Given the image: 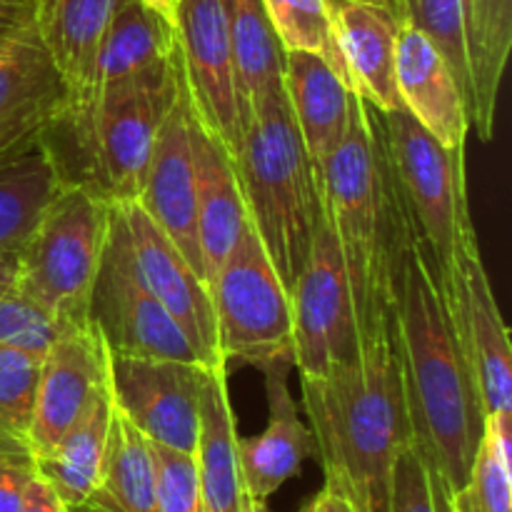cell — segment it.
I'll list each match as a JSON object with an SVG mask.
<instances>
[{"mask_svg":"<svg viewBox=\"0 0 512 512\" xmlns=\"http://www.w3.org/2000/svg\"><path fill=\"white\" fill-rule=\"evenodd\" d=\"M113 203L68 183L18 250L15 288L65 323L90 318V295L103 265Z\"/></svg>","mask_w":512,"mask_h":512,"instance_id":"cell-7","label":"cell"},{"mask_svg":"<svg viewBox=\"0 0 512 512\" xmlns=\"http://www.w3.org/2000/svg\"><path fill=\"white\" fill-rule=\"evenodd\" d=\"M393 318L413 445L445 493L453 495L473 470L485 410L435 263L413 228L395 278Z\"/></svg>","mask_w":512,"mask_h":512,"instance_id":"cell-2","label":"cell"},{"mask_svg":"<svg viewBox=\"0 0 512 512\" xmlns=\"http://www.w3.org/2000/svg\"><path fill=\"white\" fill-rule=\"evenodd\" d=\"M313 500H315V508H318V512H355L353 505H350L343 495L330 493V490H325V488L320 490Z\"/></svg>","mask_w":512,"mask_h":512,"instance_id":"cell-41","label":"cell"},{"mask_svg":"<svg viewBox=\"0 0 512 512\" xmlns=\"http://www.w3.org/2000/svg\"><path fill=\"white\" fill-rule=\"evenodd\" d=\"M158 475L160 512H203L200 510V485L195 455L150 443Z\"/></svg>","mask_w":512,"mask_h":512,"instance_id":"cell-36","label":"cell"},{"mask_svg":"<svg viewBox=\"0 0 512 512\" xmlns=\"http://www.w3.org/2000/svg\"><path fill=\"white\" fill-rule=\"evenodd\" d=\"M263 3L285 50L320 55L348 80L335 43L333 0H263Z\"/></svg>","mask_w":512,"mask_h":512,"instance_id":"cell-33","label":"cell"},{"mask_svg":"<svg viewBox=\"0 0 512 512\" xmlns=\"http://www.w3.org/2000/svg\"><path fill=\"white\" fill-rule=\"evenodd\" d=\"M65 88L35 25L0 43V160L48 138Z\"/></svg>","mask_w":512,"mask_h":512,"instance_id":"cell-17","label":"cell"},{"mask_svg":"<svg viewBox=\"0 0 512 512\" xmlns=\"http://www.w3.org/2000/svg\"><path fill=\"white\" fill-rule=\"evenodd\" d=\"M470 68V125L493 138L498 95L512 45V0H465Z\"/></svg>","mask_w":512,"mask_h":512,"instance_id":"cell-29","label":"cell"},{"mask_svg":"<svg viewBox=\"0 0 512 512\" xmlns=\"http://www.w3.org/2000/svg\"><path fill=\"white\" fill-rule=\"evenodd\" d=\"M438 510H440V512H450L448 493H445V490H443V485H440V480H438Z\"/></svg>","mask_w":512,"mask_h":512,"instance_id":"cell-44","label":"cell"},{"mask_svg":"<svg viewBox=\"0 0 512 512\" xmlns=\"http://www.w3.org/2000/svg\"><path fill=\"white\" fill-rule=\"evenodd\" d=\"M180 93L178 55L118 85L78 115L53 123L73 150V175L108 203L135 200L143 185L155 135Z\"/></svg>","mask_w":512,"mask_h":512,"instance_id":"cell-5","label":"cell"},{"mask_svg":"<svg viewBox=\"0 0 512 512\" xmlns=\"http://www.w3.org/2000/svg\"><path fill=\"white\" fill-rule=\"evenodd\" d=\"M283 90L300 140L320 175L343 143L355 93L328 60L300 50L285 55Z\"/></svg>","mask_w":512,"mask_h":512,"instance_id":"cell-21","label":"cell"},{"mask_svg":"<svg viewBox=\"0 0 512 512\" xmlns=\"http://www.w3.org/2000/svg\"><path fill=\"white\" fill-rule=\"evenodd\" d=\"M38 475L28 440L0 435V512H18L25 490Z\"/></svg>","mask_w":512,"mask_h":512,"instance_id":"cell-38","label":"cell"},{"mask_svg":"<svg viewBox=\"0 0 512 512\" xmlns=\"http://www.w3.org/2000/svg\"><path fill=\"white\" fill-rule=\"evenodd\" d=\"M245 512H270L268 503H258V500H245Z\"/></svg>","mask_w":512,"mask_h":512,"instance_id":"cell-45","label":"cell"},{"mask_svg":"<svg viewBox=\"0 0 512 512\" xmlns=\"http://www.w3.org/2000/svg\"><path fill=\"white\" fill-rule=\"evenodd\" d=\"M333 28L350 90L380 113L403 110L395 85L398 0H333Z\"/></svg>","mask_w":512,"mask_h":512,"instance_id":"cell-18","label":"cell"},{"mask_svg":"<svg viewBox=\"0 0 512 512\" xmlns=\"http://www.w3.org/2000/svg\"><path fill=\"white\" fill-rule=\"evenodd\" d=\"M210 368L188 360L128 358L108 350L113 405L150 443L193 455L200 428V395Z\"/></svg>","mask_w":512,"mask_h":512,"instance_id":"cell-12","label":"cell"},{"mask_svg":"<svg viewBox=\"0 0 512 512\" xmlns=\"http://www.w3.org/2000/svg\"><path fill=\"white\" fill-rule=\"evenodd\" d=\"M118 5L120 0H33L35 33L65 88L60 115L83 103L95 53Z\"/></svg>","mask_w":512,"mask_h":512,"instance_id":"cell-23","label":"cell"},{"mask_svg":"<svg viewBox=\"0 0 512 512\" xmlns=\"http://www.w3.org/2000/svg\"><path fill=\"white\" fill-rule=\"evenodd\" d=\"M228 363H215L200 395V428L195 445L200 510L245 512V488L238 458V420L230 403Z\"/></svg>","mask_w":512,"mask_h":512,"instance_id":"cell-22","label":"cell"},{"mask_svg":"<svg viewBox=\"0 0 512 512\" xmlns=\"http://www.w3.org/2000/svg\"><path fill=\"white\" fill-rule=\"evenodd\" d=\"M293 365L278 363L263 370L268 395V425L255 438H238L240 475L245 498L268 503L315 455V440L290 395L288 373Z\"/></svg>","mask_w":512,"mask_h":512,"instance_id":"cell-19","label":"cell"},{"mask_svg":"<svg viewBox=\"0 0 512 512\" xmlns=\"http://www.w3.org/2000/svg\"><path fill=\"white\" fill-rule=\"evenodd\" d=\"M403 23L423 33L443 55L468 103L470 115V68L468 35H465V0H398Z\"/></svg>","mask_w":512,"mask_h":512,"instance_id":"cell-32","label":"cell"},{"mask_svg":"<svg viewBox=\"0 0 512 512\" xmlns=\"http://www.w3.org/2000/svg\"><path fill=\"white\" fill-rule=\"evenodd\" d=\"M175 53V33L173 25L155 13L143 0H120L105 28L103 40L98 45L90 75L88 93L83 103L70 113L58 115H78L85 108L108 95L118 85L128 83L143 70L163 63Z\"/></svg>","mask_w":512,"mask_h":512,"instance_id":"cell-24","label":"cell"},{"mask_svg":"<svg viewBox=\"0 0 512 512\" xmlns=\"http://www.w3.org/2000/svg\"><path fill=\"white\" fill-rule=\"evenodd\" d=\"M135 200L205 280L198 243V208H195L193 113H190L183 78H180L178 98L165 113L155 135L143 185Z\"/></svg>","mask_w":512,"mask_h":512,"instance_id":"cell-16","label":"cell"},{"mask_svg":"<svg viewBox=\"0 0 512 512\" xmlns=\"http://www.w3.org/2000/svg\"><path fill=\"white\" fill-rule=\"evenodd\" d=\"M108 388V345L90 318L68 323L40 363L38 400L28 445L45 455Z\"/></svg>","mask_w":512,"mask_h":512,"instance_id":"cell-15","label":"cell"},{"mask_svg":"<svg viewBox=\"0 0 512 512\" xmlns=\"http://www.w3.org/2000/svg\"><path fill=\"white\" fill-rule=\"evenodd\" d=\"M18 273V253H0V295L15 285Z\"/></svg>","mask_w":512,"mask_h":512,"instance_id":"cell-42","label":"cell"},{"mask_svg":"<svg viewBox=\"0 0 512 512\" xmlns=\"http://www.w3.org/2000/svg\"><path fill=\"white\" fill-rule=\"evenodd\" d=\"M175 55L195 123L235 160L243 143L223 0H173Z\"/></svg>","mask_w":512,"mask_h":512,"instance_id":"cell-10","label":"cell"},{"mask_svg":"<svg viewBox=\"0 0 512 512\" xmlns=\"http://www.w3.org/2000/svg\"><path fill=\"white\" fill-rule=\"evenodd\" d=\"M325 490L355 512H390L398 455L413 443L393 308L360 338V353L320 378L300 375Z\"/></svg>","mask_w":512,"mask_h":512,"instance_id":"cell-1","label":"cell"},{"mask_svg":"<svg viewBox=\"0 0 512 512\" xmlns=\"http://www.w3.org/2000/svg\"><path fill=\"white\" fill-rule=\"evenodd\" d=\"M233 165L245 218L290 293L325 223V203L285 90L253 110Z\"/></svg>","mask_w":512,"mask_h":512,"instance_id":"cell-4","label":"cell"},{"mask_svg":"<svg viewBox=\"0 0 512 512\" xmlns=\"http://www.w3.org/2000/svg\"><path fill=\"white\" fill-rule=\"evenodd\" d=\"M110 420H113V395L108 388L95 395L78 423L45 455L35 458L38 475L58 493L68 510L80 508L98 488L108 453Z\"/></svg>","mask_w":512,"mask_h":512,"instance_id":"cell-28","label":"cell"},{"mask_svg":"<svg viewBox=\"0 0 512 512\" xmlns=\"http://www.w3.org/2000/svg\"><path fill=\"white\" fill-rule=\"evenodd\" d=\"M390 512H440L438 478L413 443L398 455L395 463Z\"/></svg>","mask_w":512,"mask_h":512,"instance_id":"cell-37","label":"cell"},{"mask_svg":"<svg viewBox=\"0 0 512 512\" xmlns=\"http://www.w3.org/2000/svg\"><path fill=\"white\" fill-rule=\"evenodd\" d=\"M303 512H318V508H315V500H310V503L305 505Z\"/></svg>","mask_w":512,"mask_h":512,"instance_id":"cell-46","label":"cell"},{"mask_svg":"<svg viewBox=\"0 0 512 512\" xmlns=\"http://www.w3.org/2000/svg\"><path fill=\"white\" fill-rule=\"evenodd\" d=\"M445 300L458 330L460 348L478 385L485 418L512 415L510 330L490 288L478 240L463 248L455 260Z\"/></svg>","mask_w":512,"mask_h":512,"instance_id":"cell-14","label":"cell"},{"mask_svg":"<svg viewBox=\"0 0 512 512\" xmlns=\"http://www.w3.org/2000/svg\"><path fill=\"white\" fill-rule=\"evenodd\" d=\"M68 185L48 138L0 160V253H18Z\"/></svg>","mask_w":512,"mask_h":512,"instance_id":"cell-27","label":"cell"},{"mask_svg":"<svg viewBox=\"0 0 512 512\" xmlns=\"http://www.w3.org/2000/svg\"><path fill=\"white\" fill-rule=\"evenodd\" d=\"M113 205L128 238L130 263L143 288L183 328L205 365L225 363L218 353L213 298H210V285L205 283L203 275L180 253L178 245L150 220L138 200Z\"/></svg>","mask_w":512,"mask_h":512,"instance_id":"cell-13","label":"cell"},{"mask_svg":"<svg viewBox=\"0 0 512 512\" xmlns=\"http://www.w3.org/2000/svg\"><path fill=\"white\" fill-rule=\"evenodd\" d=\"M33 25V0H0V43Z\"/></svg>","mask_w":512,"mask_h":512,"instance_id":"cell-39","label":"cell"},{"mask_svg":"<svg viewBox=\"0 0 512 512\" xmlns=\"http://www.w3.org/2000/svg\"><path fill=\"white\" fill-rule=\"evenodd\" d=\"M320 185L363 338L393 308L410 223L390 168L380 110L358 95L343 143L320 173Z\"/></svg>","mask_w":512,"mask_h":512,"instance_id":"cell-3","label":"cell"},{"mask_svg":"<svg viewBox=\"0 0 512 512\" xmlns=\"http://www.w3.org/2000/svg\"><path fill=\"white\" fill-rule=\"evenodd\" d=\"M43 355L0 345V435L28 440Z\"/></svg>","mask_w":512,"mask_h":512,"instance_id":"cell-34","label":"cell"},{"mask_svg":"<svg viewBox=\"0 0 512 512\" xmlns=\"http://www.w3.org/2000/svg\"><path fill=\"white\" fill-rule=\"evenodd\" d=\"M88 315L98 325L113 355L203 363L183 328L170 318L168 310L143 288L135 275L128 253V238L115 213V205L110 240L98 280L93 285V295H90Z\"/></svg>","mask_w":512,"mask_h":512,"instance_id":"cell-11","label":"cell"},{"mask_svg":"<svg viewBox=\"0 0 512 512\" xmlns=\"http://www.w3.org/2000/svg\"><path fill=\"white\" fill-rule=\"evenodd\" d=\"M70 512H160L150 440L115 405L98 488Z\"/></svg>","mask_w":512,"mask_h":512,"instance_id":"cell-30","label":"cell"},{"mask_svg":"<svg viewBox=\"0 0 512 512\" xmlns=\"http://www.w3.org/2000/svg\"><path fill=\"white\" fill-rule=\"evenodd\" d=\"M143 3L148 5V8H153L158 15H163V18L173 25V10H175L173 0H143Z\"/></svg>","mask_w":512,"mask_h":512,"instance_id":"cell-43","label":"cell"},{"mask_svg":"<svg viewBox=\"0 0 512 512\" xmlns=\"http://www.w3.org/2000/svg\"><path fill=\"white\" fill-rule=\"evenodd\" d=\"M195 208H198V243L205 280L213 283L220 265L228 260L245 228V205L230 155L195 123Z\"/></svg>","mask_w":512,"mask_h":512,"instance_id":"cell-25","label":"cell"},{"mask_svg":"<svg viewBox=\"0 0 512 512\" xmlns=\"http://www.w3.org/2000/svg\"><path fill=\"white\" fill-rule=\"evenodd\" d=\"M512 415H488L473 470L448 495L450 512H512Z\"/></svg>","mask_w":512,"mask_h":512,"instance_id":"cell-31","label":"cell"},{"mask_svg":"<svg viewBox=\"0 0 512 512\" xmlns=\"http://www.w3.org/2000/svg\"><path fill=\"white\" fill-rule=\"evenodd\" d=\"M65 325V320L55 318L15 285L0 295V345L45 355Z\"/></svg>","mask_w":512,"mask_h":512,"instance_id":"cell-35","label":"cell"},{"mask_svg":"<svg viewBox=\"0 0 512 512\" xmlns=\"http://www.w3.org/2000/svg\"><path fill=\"white\" fill-rule=\"evenodd\" d=\"M395 85L400 103L438 143L465 145L470 133L468 103L443 55L423 33L403 23L395 55Z\"/></svg>","mask_w":512,"mask_h":512,"instance_id":"cell-20","label":"cell"},{"mask_svg":"<svg viewBox=\"0 0 512 512\" xmlns=\"http://www.w3.org/2000/svg\"><path fill=\"white\" fill-rule=\"evenodd\" d=\"M293 363L305 378H320L360 353V328L348 273L325 218L313 250L290 290Z\"/></svg>","mask_w":512,"mask_h":512,"instance_id":"cell-9","label":"cell"},{"mask_svg":"<svg viewBox=\"0 0 512 512\" xmlns=\"http://www.w3.org/2000/svg\"><path fill=\"white\" fill-rule=\"evenodd\" d=\"M243 128L263 100L283 93L285 55L263 0H223Z\"/></svg>","mask_w":512,"mask_h":512,"instance_id":"cell-26","label":"cell"},{"mask_svg":"<svg viewBox=\"0 0 512 512\" xmlns=\"http://www.w3.org/2000/svg\"><path fill=\"white\" fill-rule=\"evenodd\" d=\"M390 168L413 233L435 263L440 290H448L455 260L478 240L468 203L465 145L438 143L408 110L380 113Z\"/></svg>","mask_w":512,"mask_h":512,"instance_id":"cell-6","label":"cell"},{"mask_svg":"<svg viewBox=\"0 0 512 512\" xmlns=\"http://www.w3.org/2000/svg\"><path fill=\"white\" fill-rule=\"evenodd\" d=\"M218 353L225 363L263 373L293 365V303L258 235L245 220L238 243L210 283Z\"/></svg>","mask_w":512,"mask_h":512,"instance_id":"cell-8","label":"cell"},{"mask_svg":"<svg viewBox=\"0 0 512 512\" xmlns=\"http://www.w3.org/2000/svg\"><path fill=\"white\" fill-rule=\"evenodd\" d=\"M18 512H70L68 505L58 498L53 488L45 483L40 475H35L33 483L25 490L23 505H20Z\"/></svg>","mask_w":512,"mask_h":512,"instance_id":"cell-40","label":"cell"}]
</instances>
